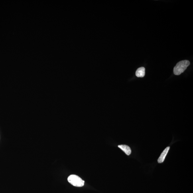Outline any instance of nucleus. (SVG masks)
Segmentation results:
<instances>
[{
  "instance_id": "3",
  "label": "nucleus",
  "mask_w": 193,
  "mask_h": 193,
  "mask_svg": "<svg viewBox=\"0 0 193 193\" xmlns=\"http://www.w3.org/2000/svg\"><path fill=\"white\" fill-rule=\"evenodd\" d=\"M170 149V147H168L166 148L164 150L163 152L160 155L159 158L158 160V163H163L164 162V160H165V157L167 155L168 153V152Z\"/></svg>"
},
{
  "instance_id": "5",
  "label": "nucleus",
  "mask_w": 193,
  "mask_h": 193,
  "mask_svg": "<svg viewBox=\"0 0 193 193\" xmlns=\"http://www.w3.org/2000/svg\"><path fill=\"white\" fill-rule=\"evenodd\" d=\"M145 74V68L141 67L137 69L136 72V75L138 77H143Z\"/></svg>"
},
{
  "instance_id": "2",
  "label": "nucleus",
  "mask_w": 193,
  "mask_h": 193,
  "mask_svg": "<svg viewBox=\"0 0 193 193\" xmlns=\"http://www.w3.org/2000/svg\"><path fill=\"white\" fill-rule=\"evenodd\" d=\"M68 181L72 185L77 187H81L84 186V181L79 177L78 176L72 174L68 177Z\"/></svg>"
},
{
  "instance_id": "1",
  "label": "nucleus",
  "mask_w": 193,
  "mask_h": 193,
  "mask_svg": "<svg viewBox=\"0 0 193 193\" xmlns=\"http://www.w3.org/2000/svg\"><path fill=\"white\" fill-rule=\"evenodd\" d=\"M190 62L188 60L181 61L176 64L174 69V74L179 75L183 73L188 67L190 65Z\"/></svg>"
},
{
  "instance_id": "4",
  "label": "nucleus",
  "mask_w": 193,
  "mask_h": 193,
  "mask_svg": "<svg viewBox=\"0 0 193 193\" xmlns=\"http://www.w3.org/2000/svg\"><path fill=\"white\" fill-rule=\"evenodd\" d=\"M118 147L121 149L127 155H129L131 153V148L126 145H120Z\"/></svg>"
}]
</instances>
